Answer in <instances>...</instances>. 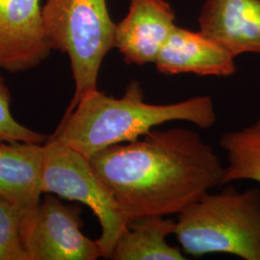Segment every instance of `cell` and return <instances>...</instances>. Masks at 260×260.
Returning <instances> with one entry per match:
<instances>
[{"instance_id":"obj_1","label":"cell","mask_w":260,"mask_h":260,"mask_svg":"<svg viewBox=\"0 0 260 260\" xmlns=\"http://www.w3.org/2000/svg\"><path fill=\"white\" fill-rule=\"evenodd\" d=\"M98 176L131 222L179 214L224 184V166L194 130L152 129L136 141L90 159Z\"/></svg>"},{"instance_id":"obj_2","label":"cell","mask_w":260,"mask_h":260,"mask_svg":"<svg viewBox=\"0 0 260 260\" xmlns=\"http://www.w3.org/2000/svg\"><path fill=\"white\" fill-rule=\"evenodd\" d=\"M216 120L210 95L152 104L145 102L139 81L131 80L121 98L99 89L84 95L73 111L64 115L50 138L91 159L109 147L136 141L168 121H188L201 128H209Z\"/></svg>"},{"instance_id":"obj_3","label":"cell","mask_w":260,"mask_h":260,"mask_svg":"<svg viewBox=\"0 0 260 260\" xmlns=\"http://www.w3.org/2000/svg\"><path fill=\"white\" fill-rule=\"evenodd\" d=\"M175 234L192 256L217 252L260 260L259 189L208 192L177 214Z\"/></svg>"},{"instance_id":"obj_4","label":"cell","mask_w":260,"mask_h":260,"mask_svg":"<svg viewBox=\"0 0 260 260\" xmlns=\"http://www.w3.org/2000/svg\"><path fill=\"white\" fill-rule=\"evenodd\" d=\"M42 15L53 50L67 54L71 62L75 93L69 114L98 89L103 60L115 46L116 23L106 0H47Z\"/></svg>"},{"instance_id":"obj_5","label":"cell","mask_w":260,"mask_h":260,"mask_svg":"<svg viewBox=\"0 0 260 260\" xmlns=\"http://www.w3.org/2000/svg\"><path fill=\"white\" fill-rule=\"evenodd\" d=\"M44 148L43 193L87 205L101 224L102 233L96 241L103 257L110 259L116 242L129 223L121 206L89 158L50 137Z\"/></svg>"},{"instance_id":"obj_6","label":"cell","mask_w":260,"mask_h":260,"mask_svg":"<svg viewBox=\"0 0 260 260\" xmlns=\"http://www.w3.org/2000/svg\"><path fill=\"white\" fill-rule=\"evenodd\" d=\"M81 207L45 194L27 237L31 260H95L103 257L96 240L81 231Z\"/></svg>"},{"instance_id":"obj_7","label":"cell","mask_w":260,"mask_h":260,"mask_svg":"<svg viewBox=\"0 0 260 260\" xmlns=\"http://www.w3.org/2000/svg\"><path fill=\"white\" fill-rule=\"evenodd\" d=\"M42 0H0V69L23 73L41 65L53 47L42 15Z\"/></svg>"},{"instance_id":"obj_8","label":"cell","mask_w":260,"mask_h":260,"mask_svg":"<svg viewBox=\"0 0 260 260\" xmlns=\"http://www.w3.org/2000/svg\"><path fill=\"white\" fill-rule=\"evenodd\" d=\"M176 14L166 0H130L116 23L115 46L128 65L154 63L174 28Z\"/></svg>"},{"instance_id":"obj_9","label":"cell","mask_w":260,"mask_h":260,"mask_svg":"<svg viewBox=\"0 0 260 260\" xmlns=\"http://www.w3.org/2000/svg\"><path fill=\"white\" fill-rule=\"evenodd\" d=\"M44 162L42 144L0 142V196L22 213L26 241L44 194Z\"/></svg>"},{"instance_id":"obj_10","label":"cell","mask_w":260,"mask_h":260,"mask_svg":"<svg viewBox=\"0 0 260 260\" xmlns=\"http://www.w3.org/2000/svg\"><path fill=\"white\" fill-rule=\"evenodd\" d=\"M199 24L234 58L260 54V0H205Z\"/></svg>"},{"instance_id":"obj_11","label":"cell","mask_w":260,"mask_h":260,"mask_svg":"<svg viewBox=\"0 0 260 260\" xmlns=\"http://www.w3.org/2000/svg\"><path fill=\"white\" fill-rule=\"evenodd\" d=\"M235 58L204 33L176 26L154 62L166 75L194 74L230 76L236 72Z\"/></svg>"},{"instance_id":"obj_12","label":"cell","mask_w":260,"mask_h":260,"mask_svg":"<svg viewBox=\"0 0 260 260\" xmlns=\"http://www.w3.org/2000/svg\"><path fill=\"white\" fill-rule=\"evenodd\" d=\"M176 224L166 216H146L131 221L116 242L110 259L185 260L167 237L175 234Z\"/></svg>"},{"instance_id":"obj_13","label":"cell","mask_w":260,"mask_h":260,"mask_svg":"<svg viewBox=\"0 0 260 260\" xmlns=\"http://www.w3.org/2000/svg\"><path fill=\"white\" fill-rule=\"evenodd\" d=\"M219 143L228 156L224 184L235 180L260 183V118L242 129L223 133Z\"/></svg>"},{"instance_id":"obj_14","label":"cell","mask_w":260,"mask_h":260,"mask_svg":"<svg viewBox=\"0 0 260 260\" xmlns=\"http://www.w3.org/2000/svg\"><path fill=\"white\" fill-rule=\"evenodd\" d=\"M0 260H31L19 208L0 196Z\"/></svg>"},{"instance_id":"obj_15","label":"cell","mask_w":260,"mask_h":260,"mask_svg":"<svg viewBox=\"0 0 260 260\" xmlns=\"http://www.w3.org/2000/svg\"><path fill=\"white\" fill-rule=\"evenodd\" d=\"M0 69V142L46 143L48 137L30 129L16 120L11 110V92Z\"/></svg>"}]
</instances>
